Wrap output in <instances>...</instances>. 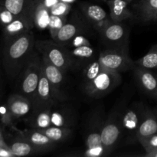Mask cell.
<instances>
[{"label": "cell", "instance_id": "6da1fadb", "mask_svg": "<svg viewBox=\"0 0 157 157\" xmlns=\"http://www.w3.org/2000/svg\"><path fill=\"white\" fill-rule=\"evenodd\" d=\"M35 39L32 30L5 42L2 53L3 66L10 78L20 75L35 50Z\"/></svg>", "mask_w": 157, "mask_h": 157}, {"label": "cell", "instance_id": "7a4b0ae2", "mask_svg": "<svg viewBox=\"0 0 157 157\" xmlns=\"http://www.w3.org/2000/svg\"><path fill=\"white\" fill-rule=\"evenodd\" d=\"M106 117L102 107H96L89 114L85 124V151L84 156H107L101 140V134Z\"/></svg>", "mask_w": 157, "mask_h": 157}, {"label": "cell", "instance_id": "3957f363", "mask_svg": "<svg viewBox=\"0 0 157 157\" xmlns=\"http://www.w3.org/2000/svg\"><path fill=\"white\" fill-rule=\"evenodd\" d=\"M35 49L49 61L59 67L64 74L71 70V61L68 48L65 45L52 40H38L35 41Z\"/></svg>", "mask_w": 157, "mask_h": 157}, {"label": "cell", "instance_id": "277c9868", "mask_svg": "<svg viewBox=\"0 0 157 157\" xmlns=\"http://www.w3.org/2000/svg\"><path fill=\"white\" fill-rule=\"evenodd\" d=\"M41 55L35 49L27 64L20 73V81L18 83L19 94L27 97L33 101L39 81L41 74Z\"/></svg>", "mask_w": 157, "mask_h": 157}, {"label": "cell", "instance_id": "5b68a950", "mask_svg": "<svg viewBox=\"0 0 157 157\" xmlns=\"http://www.w3.org/2000/svg\"><path fill=\"white\" fill-rule=\"evenodd\" d=\"M123 106L121 104H117L109 114L106 117L103 127L101 140L106 150L107 156L110 154L121 140L124 133L121 123V110Z\"/></svg>", "mask_w": 157, "mask_h": 157}, {"label": "cell", "instance_id": "8992f818", "mask_svg": "<svg viewBox=\"0 0 157 157\" xmlns=\"http://www.w3.org/2000/svg\"><path fill=\"white\" fill-rule=\"evenodd\" d=\"M122 81L121 73L104 68L91 81L82 85L83 91L91 98H101L113 91Z\"/></svg>", "mask_w": 157, "mask_h": 157}, {"label": "cell", "instance_id": "52a82bcc", "mask_svg": "<svg viewBox=\"0 0 157 157\" xmlns=\"http://www.w3.org/2000/svg\"><path fill=\"white\" fill-rule=\"evenodd\" d=\"M98 32L108 48L129 50V29L124 23L110 19Z\"/></svg>", "mask_w": 157, "mask_h": 157}, {"label": "cell", "instance_id": "ba28073f", "mask_svg": "<svg viewBox=\"0 0 157 157\" xmlns=\"http://www.w3.org/2000/svg\"><path fill=\"white\" fill-rule=\"evenodd\" d=\"M98 59L104 68L117 73H123L136 66L135 61L130 58L129 50L107 48L101 52Z\"/></svg>", "mask_w": 157, "mask_h": 157}, {"label": "cell", "instance_id": "9c48e42d", "mask_svg": "<svg viewBox=\"0 0 157 157\" xmlns=\"http://www.w3.org/2000/svg\"><path fill=\"white\" fill-rule=\"evenodd\" d=\"M67 99V95L64 92L55 90L51 85L49 81L41 69L39 81L35 98L32 101L33 108L44 106H54L58 103L64 102Z\"/></svg>", "mask_w": 157, "mask_h": 157}, {"label": "cell", "instance_id": "30bf717a", "mask_svg": "<svg viewBox=\"0 0 157 157\" xmlns=\"http://www.w3.org/2000/svg\"><path fill=\"white\" fill-rule=\"evenodd\" d=\"M144 106L142 104L135 103L127 107L123 106L121 110V123L124 133H127L136 139V132L140 123Z\"/></svg>", "mask_w": 157, "mask_h": 157}, {"label": "cell", "instance_id": "8fae6325", "mask_svg": "<svg viewBox=\"0 0 157 157\" xmlns=\"http://www.w3.org/2000/svg\"><path fill=\"white\" fill-rule=\"evenodd\" d=\"M88 29L85 21L76 13L72 15L70 20H67L62 26L54 41L63 45H67V43L75 36L79 34H84Z\"/></svg>", "mask_w": 157, "mask_h": 157}, {"label": "cell", "instance_id": "7c38bea8", "mask_svg": "<svg viewBox=\"0 0 157 157\" xmlns=\"http://www.w3.org/2000/svg\"><path fill=\"white\" fill-rule=\"evenodd\" d=\"M37 0H0L2 5L16 17L25 19L33 28L34 11Z\"/></svg>", "mask_w": 157, "mask_h": 157}, {"label": "cell", "instance_id": "4fadbf2b", "mask_svg": "<svg viewBox=\"0 0 157 157\" xmlns=\"http://www.w3.org/2000/svg\"><path fill=\"white\" fill-rule=\"evenodd\" d=\"M80 9L84 19L98 32L110 20L105 10L98 5L82 2L80 5Z\"/></svg>", "mask_w": 157, "mask_h": 157}, {"label": "cell", "instance_id": "5bb4252c", "mask_svg": "<svg viewBox=\"0 0 157 157\" xmlns=\"http://www.w3.org/2000/svg\"><path fill=\"white\" fill-rule=\"evenodd\" d=\"M6 105L14 121L28 116L33 108L32 101L19 93L10 95L7 100Z\"/></svg>", "mask_w": 157, "mask_h": 157}, {"label": "cell", "instance_id": "9a60e30c", "mask_svg": "<svg viewBox=\"0 0 157 157\" xmlns=\"http://www.w3.org/2000/svg\"><path fill=\"white\" fill-rule=\"evenodd\" d=\"M21 134L33 146L38 154L52 151L58 144L49 139L42 132L35 129L30 128V130H24L21 132Z\"/></svg>", "mask_w": 157, "mask_h": 157}, {"label": "cell", "instance_id": "2e32d148", "mask_svg": "<svg viewBox=\"0 0 157 157\" xmlns=\"http://www.w3.org/2000/svg\"><path fill=\"white\" fill-rule=\"evenodd\" d=\"M63 103H58L52 107L51 114L52 124L56 127L71 128L75 125V113L73 108L64 105Z\"/></svg>", "mask_w": 157, "mask_h": 157}, {"label": "cell", "instance_id": "e0dca14e", "mask_svg": "<svg viewBox=\"0 0 157 157\" xmlns=\"http://www.w3.org/2000/svg\"><path fill=\"white\" fill-rule=\"evenodd\" d=\"M135 78L140 88L150 96L157 99V77L150 69L136 65L133 68Z\"/></svg>", "mask_w": 157, "mask_h": 157}, {"label": "cell", "instance_id": "ac0fdd59", "mask_svg": "<svg viewBox=\"0 0 157 157\" xmlns=\"http://www.w3.org/2000/svg\"><path fill=\"white\" fill-rule=\"evenodd\" d=\"M53 106H44L32 109L26 119V124L30 128L43 130L52 125L51 121L52 109Z\"/></svg>", "mask_w": 157, "mask_h": 157}, {"label": "cell", "instance_id": "d6986e66", "mask_svg": "<svg viewBox=\"0 0 157 157\" xmlns=\"http://www.w3.org/2000/svg\"><path fill=\"white\" fill-rule=\"evenodd\" d=\"M41 70L48 78L51 85L58 91H63L61 87L64 84V74L59 67L55 66L44 57L41 56ZM64 92V91H63Z\"/></svg>", "mask_w": 157, "mask_h": 157}, {"label": "cell", "instance_id": "ffe728a7", "mask_svg": "<svg viewBox=\"0 0 157 157\" xmlns=\"http://www.w3.org/2000/svg\"><path fill=\"white\" fill-rule=\"evenodd\" d=\"M157 133V117L149 107L144 106L140 123L136 132L137 140Z\"/></svg>", "mask_w": 157, "mask_h": 157}, {"label": "cell", "instance_id": "44dd1931", "mask_svg": "<svg viewBox=\"0 0 157 157\" xmlns=\"http://www.w3.org/2000/svg\"><path fill=\"white\" fill-rule=\"evenodd\" d=\"M68 51L71 61V70L74 68H82L87 63L94 59L95 52L91 45L72 48H68Z\"/></svg>", "mask_w": 157, "mask_h": 157}, {"label": "cell", "instance_id": "7402d4cb", "mask_svg": "<svg viewBox=\"0 0 157 157\" xmlns=\"http://www.w3.org/2000/svg\"><path fill=\"white\" fill-rule=\"evenodd\" d=\"M34 29L25 19L16 17L12 22L2 28L3 38L5 42L21 36L23 34Z\"/></svg>", "mask_w": 157, "mask_h": 157}, {"label": "cell", "instance_id": "603a6c76", "mask_svg": "<svg viewBox=\"0 0 157 157\" xmlns=\"http://www.w3.org/2000/svg\"><path fill=\"white\" fill-rule=\"evenodd\" d=\"M110 9V18L112 21L122 22L133 16V12L128 7V2L126 0H106Z\"/></svg>", "mask_w": 157, "mask_h": 157}, {"label": "cell", "instance_id": "cb8c5ba5", "mask_svg": "<svg viewBox=\"0 0 157 157\" xmlns=\"http://www.w3.org/2000/svg\"><path fill=\"white\" fill-rule=\"evenodd\" d=\"M50 9L44 5L43 0H37L34 11V26L39 31L48 29L51 18Z\"/></svg>", "mask_w": 157, "mask_h": 157}, {"label": "cell", "instance_id": "d4e9b609", "mask_svg": "<svg viewBox=\"0 0 157 157\" xmlns=\"http://www.w3.org/2000/svg\"><path fill=\"white\" fill-rule=\"evenodd\" d=\"M14 156H27L38 154L33 146L20 133L9 144Z\"/></svg>", "mask_w": 157, "mask_h": 157}, {"label": "cell", "instance_id": "484cf974", "mask_svg": "<svg viewBox=\"0 0 157 157\" xmlns=\"http://www.w3.org/2000/svg\"><path fill=\"white\" fill-rule=\"evenodd\" d=\"M137 11L144 22L157 21V0H140Z\"/></svg>", "mask_w": 157, "mask_h": 157}, {"label": "cell", "instance_id": "4316f807", "mask_svg": "<svg viewBox=\"0 0 157 157\" xmlns=\"http://www.w3.org/2000/svg\"><path fill=\"white\" fill-rule=\"evenodd\" d=\"M38 130L44 133L49 139L52 140L53 142L56 143V144L67 140L73 133L71 128L56 127V126L53 125L45 129H43V130Z\"/></svg>", "mask_w": 157, "mask_h": 157}, {"label": "cell", "instance_id": "83f0119b", "mask_svg": "<svg viewBox=\"0 0 157 157\" xmlns=\"http://www.w3.org/2000/svg\"><path fill=\"white\" fill-rule=\"evenodd\" d=\"M104 69L99 59H93L82 67L81 77H82V85L91 81L96 76H98Z\"/></svg>", "mask_w": 157, "mask_h": 157}, {"label": "cell", "instance_id": "f1b7e54d", "mask_svg": "<svg viewBox=\"0 0 157 157\" xmlns=\"http://www.w3.org/2000/svg\"><path fill=\"white\" fill-rule=\"evenodd\" d=\"M135 64L147 69L157 68V44L152 46L144 57L136 60Z\"/></svg>", "mask_w": 157, "mask_h": 157}, {"label": "cell", "instance_id": "f546056e", "mask_svg": "<svg viewBox=\"0 0 157 157\" xmlns=\"http://www.w3.org/2000/svg\"><path fill=\"white\" fill-rule=\"evenodd\" d=\"M67 21V17H63V16H58V15H51L50 21H49L48 25V30L50 32L51 37L52 39L56 37L58 35V32L60 29L62 28V26L65 24L66 21Z\"/></svg>", "mask_w": 157, "mask_h": 157}, {"label": "cell", "instance_id": "4dcf8cb0", "mask_svg": "<svg viewBox=\"0 0 157 157\" xmlns=\"http://www.w3.org/2000/svg\"><path fill=\"white\" fill-rule=\"evenodd\" d=\"M71 10V4L60 1L57 4H55L53 7L51 8L50 12L51 15L67 17Z\"/></svg>", "mask_w": 157, "mask_h": 157}, {"label": "cell", "instance_id": "1f68e13d", "mask_svg": "<svg viewBox=\"0 0 157 157\" xmlns=\"http://www.w3.org/2000/svg\"><path fill=\"white\" fill-rule=\"evenodd\" d=\"M138 141L140 143L147 153L157 149V133L147 136V137L141 138L138 140Z\"/></svg>", "mask_w": 157, "mask_h": 157}, {"label": "cell", "instance_id": "d6a6232c", "mask_svg": "<svg viewBox=\"0 0 157 157\" xmlns=\"http://www.w3.org/2000/svg\"><path fill=\"white\" fill-rule=\"evenodd\" d=\"M16 18L15 15L11 11H9L7 8L5 7L2 5H0V26L5 27L12 22Z\"/></svg>", "mask_w": 157, "mask_h": 157}, {"label": "cell", "instance_id": "836d02e7", "mask_svg": "<svg viewBox=\"0 0 157 157\" xmlns=\"http://www.w3.org/2000/svg\"><path fill=\"white\" fill-rule=\"evenodd\" d=\"M86 45H91L90 41L87 39L86 36H84V34H79L76 36L74 37L66 45L67 48H78L82 47V46Z\"/></svg>", "mask_w": 157, "mask_h": 157}, {"label": "cell", "instance_id": "e575fe53", "mask_svg": "<svg viewBox=\"0 0 157 157\" xmlns=\"http://www.w3.org/2000/svg\"><path fill=\"white\" fill-rule=\"evenodd\" d=\"M0 120L5 125H12L14 119L12 118L6 104L0 107Z\"/></svg>", "mask_w": 157, "mask_h": 157}, {"label": "cell", "instance_id": "d590c367", "mask_svg": "<svg viewBox=\"0 0 157 157\" xmlns=\"http://www.w3.org/2000/svg\"><path fill=\"white\" fill-rule=\"evenodd\" d=\"M0 157H15L5 140L0 141Z\"/></svg>", "mask_w": 157, "mask_h": 157}, {"label": "cell", "instance_id": "8d00e7d4", "mask_svg": "<svg viewBox=\"0 0 157 157\" xmlns=\"http://www.w3.org/2000/svg\"><path fill=\"white\" fill-rule=\"evenodd\" d=\"M4 139V136H3V132H2V127H0V141L3 140Z\"/></svg>", "mask_w": 157, "mask_h": 157}, {"label": "cell", "instance_id": "74e56055", "mask_svg": "<svg viewBox=\"0 0 157 157\" xmlns=\"http://www.w3.org/2000/svg\"><path fill=\"white\" fill-rule=\"evenodd\" d=\"M61 2H67V3H70V4H72V3L75 2L77 0H60Z\"/></svg>", "mask_w": 157, "mask_h": 157}, {"label": "cell", "instance_id": "f35d334b", "mask_svg": "<svg viewBox=\"0 0 157 157\" xmlns=\"http://www.w3.org/2000/svg\"><path fill=\"white\" fill-rule=\"evenodd\" d=\"M154 113H155V114H156V116L157 117V109H156V110H154Z\"/></svg>", "mask_w": 157, "mask_h": 157}, {"label": "cell", "instance_id": "ab89813d", "mask_svg": "<svg viewBox=\"0 0 157 157\" xmlns=\"http://www.w3.org/2000/svg\"><path fill=\"white\" fill-rule=\"evenodd\" d=\"M126 1H127V2H131L133 1V0H126Z\"/></svg>", "mask_w": 157, "mask_h": 157}]
</instances>
